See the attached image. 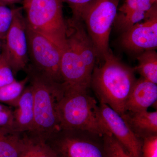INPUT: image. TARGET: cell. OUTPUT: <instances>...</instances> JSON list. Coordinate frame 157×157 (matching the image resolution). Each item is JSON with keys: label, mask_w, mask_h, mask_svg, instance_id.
<instances>
[{"label": "cell", "mask_w": 157, "mask_h": 157, "mask_svg": "<svg viewBox=\"0 0 157 157\" xmlns=\"http://www.w3.org/2000/svg\"><path fill=\"white\" fill-rule=\"evenodd\" d=\"M107 157H132L112 135L103 136Z\"/></svg>", "instance_id": "ffe728a7"}, {"label": "cell", "mask_w": 157, "mask_h": 157, "mask_svg": "<svg viewBox=\"0 0 157 157\" xmlns=\"http://www.w3.org/2000/svg\"><path fill=\"white\" fill-rule=\"evenodd\" d=\"M104 64L94 68L90 82L100 103L106 104L120 115L125 112V105L136 79L135 70L109 52Z\"/></svg>", "instance_id": "7a4b0ae2"}, {"label": "cell", "mask_w": 157, "mask_h": 157, "mask_svg": "<svg viewBox=\"0 0 157 157\" xmlns=\"http://www.w3.org/2000/svg\"><path fill=\"white\" fill-rule=\"evenodd\" d=\"M99 113L108 132L132 157H140L142 140L134 134L119 114L106 104L100 103Z\"/></svg>", "instance_id": "8fae6325"}, {"label": "cell", "mask_w": 157, "mask_h": 157, "mask_svg": "<svg viewBox=\"0 0 157 157\" xmlns=\"http://www.w3.org/2000/svg\"><path fill=\"white\" fill-rule=\"evenodd\" d=\"M157 101V84L140 77L136 79L129 94L125 110L132 112L147 110Z\"/></svg>", "instance_id": "7c38bea8"}, {"label": "cell", "mask_w": 157, "mask_h": 157, "mask_svg": "<svg viewBox=\"0 0 157 157\" xmlns=\"http://www.w3.org/2000/svg\"><path fill=\"white\" fill-rule=\"evenodd\" d=\"M148 11H132L117 14L114 24L118 30L122 33L133 25L144 20L147 16Z\"/></svg>", "instance_id": "d6986e66"}, {"label": "cell", "mask_w": 157, "mask_h": 157, "mask_svg": "<svg viewBox=\"0 0 157 157\" xmlns=\"http://www.w3.org/2000/svg\"><path fill=\"white\" fill-rule=\"evenodd\" d=\"M4 40L2 52L16 75L25 70L29 60L25 17L21 8L15 9L13 22Z\"/></svg>", "instance_id": "9c48e42d"}, {"label": "cell", "mask_w": 157, "mask_h": 157, "mask_svg": "<svg viewBox=\"0 0 157 157\" xmlns=\"http://www.w3.org/2000/svg\"><path fill=\"white\" fill-rule=\"evenodd\" d=\"M22 134L0 130V157H19Z\"/></svg>", "instance_id": "e0dca14e"}, {"label": "cell", "mask_w": 157, "mask_h": 157, "mask_svg": "<svg viewBox=\"0 0 157 157\" xmlns=\"http://www.w3.org/2000/svg\"><path fill=\"white\" fill-rule=\"evenodd\" d=\"M121 44L124 49L139 54L157 48V11L155 5L142 22L133 25L122 33Z\"/></svg>", "instance_id": "30bf717a"}, {"label": "cell", "mask_w": 157, "mask_h": 157, "mask_svg": "<svg viewBox=\"0 0 157 157\" xmlns=\"http://www.w3.org/2000/svg\"><path fill=\"white\" fill-rule=\"evenodd\" d=\"M62 3L61 0H23L27 26L50 39L62 53L67 29Z\"/></svg>", "instance_id": "5b68a950"}, {"label": "cell", "mask_w": 157, "mask_h": 157, "mask_svg": "<svg viewBox=\"0 0 157 157\" xmlns=\"http://www.w3.org/2000/svg\"><path fill=\"white\" fill-rule=\"evenodd\" d=\"M96 0H61L62 2L68 4L72 10L73 17L77 20H82L83 12Z\"/></svg>", "instance_id": "d4e9b609"}, {"label": "cell", "mask_w": 157, "mask_h": 157, "mask_svg": "<svg viewBox=\"0 0 157 157\" xmlns=\"http://www.w3.org/2000/svg\"><path fill=\"white\" fill-rule=\"evenodd\" d=\"M64 88L58 108L61 130H81L102 136L111 135L102 122L97 101L87 90Z\"/></svg>", "instance_id": "277c9868"}, {"label": "cell", "mask_w": 157, "mask_h": 157, "mask_svg": "<svg viewBox=\"0 0 157 157\" xmlns=\"http://www.w3.org/2000/svg\"><path fill=\"white\" fill-rule=\"evenodd\" d=\"M66 21V45L60 65L63 84L87 90L95 66L96 52L83 21L73 18Z\"/></svg>", "instance_id": "6da1fadb"}, {"label": "cell", "mask_w": 157, "mask_h": 157, "mask_svg": "<svg viewBox=\"0 0 157 157\" xmlns=\"http://www.w3.org/2000/svg\"><path fill=\"white\" fill-rule=\"evenodd\" d=\"M140 157H157V135L142 140Z\"/></svg>", "instance_id": "484cf974"}, {"label": "cell", "mask_w": 157, "mask_h": 157, "mask_svg": "<svg viewBox=\"0 0 157 157\" xmlns=\"http://www.w3.org/2000/svg\"><path fill=\"white\" fill-rule=\"evenodd\" d=\"M15 75L6 57L1 52L0 55V87L16 80Z\"/></svg>", "instance_id": "cb8c5ba5"}, {"label": "cell", "mask_w": 157, "mask_h": 157, "mask_svg": "<svg viewBox=\"0 0 157 157\" xmlns=\"http://www.w3.org/2000/svg\"><path fill=\"white\" fill-rule=\"evenodd\" d=\"M1 50H0V55H1Z\"/></svg>", "instance_id": "83f0119b"}, {"label": "cell", "mask_w": 157, "mask_h": 157, "mask_svg": "<svg viewBox=\"0 0 157 157\" xmlns=\"http://www.w3.org/2000/svg\"><path fill=\"white\" fill-rule=\"evenodd\" d=\"M28 82L29 78L27 76L22 80H16L0 87V103L12 107H15Z\"/></svg>", "instance_id": "ac0fdd59"}, {"label": "cell", "mask_w": 157, "mask_h": 157, "mask_svg": "<svg viewBox=\"0 0 157 157\" xmlns=\"http://www.w3.org/2000/svg\"><path fill=\"white\" fill-rule=\"evenodd\" d=\"M26 33L31 67L55 81L63 83L60 69L62 51L50 39L27 25Z\"/></svg>", "instance_id": "ba28073f"}, {"label": "cell", "mask_w": 157, "mask_h": 157, "mask_svg": "<svg viewBox=\"0 0 157 157\" xmlns=\"http://www.w3.org/2000/svg\"><path fill=\"white\" fill-rule=\"evenodd\" d=\"M119 1H120V0H119Z\"/></svg>", "instance_id": "f1b7e54d"}, {"label": "cell", "mask_w": 157, "mask_h": 157, "mask_svg": "<svg viewBox=\"0 0 157 157\" xmlns=\"http://www.w3.org/2000/svg\"><path fill=\"white\" fill-rule=\"evenodd\" d=\"M138 64L134 68L141 77L157 84V53L155 50H147L137 55Z\"/></svg>", "instance_id": "2e32d148"}, {"label": "cell", "mask_w": 157, "mask_h": 157, "mask_svg": "<svg viewBox=\"0 0 157 157\" xmlns=\"http://www.w3.org/2000/svg\"><path fill=\"white\" fill-rule=\"evenodd\" d=\"M19 157H57L46 140L29 133H23Z\"/></svg>", "instance_id": "9a60e30c"}, {"label": "cell", "mask_w": 157, "mask_h": 157, "mask_svg": "<svg viewBox=\"0 0 157 157\" xmlns=\"http://www.w3.org/2000/svg\"><path fill=\"white\" fill-rule=\"evenodd\" d=\"M12 107L0 103V130H14V110Z\"/></svg>", "instance_id": "603a6c76"}, {"label": "cell", "mask_w": 157, "mask_h": 157, "mask_svg": "<svg viewBox=\"0 0 157 157\" xmlns=\"http://www.w3.org/2000/svg\"><path fill=\"white\" fill-rule=\"evenodd\" d=\"M157 0H126L118 10L120 13L132 11H150L156 4Z\"/></svg>", "instance_id": "7402d4cb"}, {"label": "cell", "mask_w": 157, "mask_h": 157, "mask_svg": "<svg viewBox=\"0 0 157 157\" xmlns=\"http://www.w3.org/2000/svg\"><path fill=\"white\" fill-rule=\"evenodd\" d=\"M134 134L141 140L157 135V111H126L121 115Z\"/></svg>", "instance_id": "5bb4252c"}, {"label": "cell", "mask_w": 157, "mask_h": 157, "mask_svg": "<svg viewBox=\"0 0 157 157\" xmlns=\"http://www.w3.org/2000/svg\"><path fill=\"white\" fill-rule=\"evenodd\" d=\"M14 130L20 134L33 130L35 121L33 94L30 85L26 86L14 107Z\"/></svg>", "instance_id": "4fadbf2b"}, {"label": "cell", "mask_w": 157, "mask_h": 157, "mask_svg": "<svg viewBox=\"0 0 157 157\" xmlns=\"http://www.w3.org/2000/svg\"><path fill=\"white\" fill-rule=\"evenodd\" d=\"M15 10L0 4V39L5 40L13 22Z\"/></svg>", "instance_id": "44dd1931"}, {"label": "cell", "mask_w": 157, "mask_h": 157, "mask_svg": "<svg viewBox=\"0 0 157 157\" xmlns=\"http://www.w3.org/2000/svg\"><path fill=\"white\" fill-rule=\"evenodd\" d=\"M21 1V0H0V4L5 5V6H9L19 3Z\"/></svg>", "instance_id": "4316f807"}, {"label": "cell", "mask_w": 157, "mask_h": 157, "mask_svg": "<svg viewBox=\"0 0 157 157\" xmlns=\"http://www.w3.org/2000/svg\"><path fill=\"white\" fill-rule=\"evenodd\" d=\"M119 0H96L82 16L97 57L104 59L110 51L109 47L111 27L117 14Z\"/></svg>", "instance_id": "8992f818"}, {"label": "cell", "mask_w": 157, "mask_h": 157, "mask_svg": "<svg viewBox=\"0 0 157 157\" xmlns=\"http://www.w3.org/2000/svg\"><path fill=\"white\" fill-rule=\"evenodd\" d=\"M25 70L33 90L35 112L33 129L29 133L46 140L61 130L58 108L64 88L63 83L52 80L30 65Z\"/></svg>", "instance_id": "3957f363"}, {"label": "cell", "mask_w": 157, "mask_h": 157, "mask_svg": "<svg viewBox=\"0 0 157 157\" xmlns=\"http://www.w3.org/2000/svg\"><path fill=\"white\" fill-rule=\"evenodd\" d=\"M46 141L57 157H107L103 136L91 132L61 130Z\"/></svg>", "instance_id": "52a82bcc"}]
</instances>
